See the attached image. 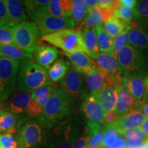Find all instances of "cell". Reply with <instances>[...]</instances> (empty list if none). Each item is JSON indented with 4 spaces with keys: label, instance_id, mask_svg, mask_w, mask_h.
I'll return each mask as SVG.
<instances>
[{
    "label": "cell",
    "instance_id": "1",
    "mask_svg": "<svg viewBox=\"0 0 148 148\" xmlns=\"http://www.w3.org/2000/svg\"><path fill=\"white\" fill-rule=\"evenodd\" d=\"M75 100L61 88H56L42 109L38 121L45 128L49 130L72 116Z\"/></svg>",
    "mask_w": 148,
    "mask_h": 148
},
{
    "label": "cell",
    "instance_id": "2",
    "mask_svg": "<svg viewBox=\"0 0 148 148\" xmlns=\"http://www.w3.org/2000/svg\"><path fill=\"white\" fill-rule=\"evenodd\" d=\"M79 132V123L75 116L61 121L46 133L48 148H73Z\"/></svg>",
    "mask_w": 148,
    "mask_h": 148
},
{
    "label": "cell",
    "instance_id": "3",
    "mask_svg": "<svg viewBox=\"0 0 148 148\" xmlns=\"http://www.w3.org/2000/svg\"><path fill=\"white\" fill-rule=\"evenodd\" d=\"M50 82L47 70L32 60H25L20 62L16 78L18 91L32 92L38 87Z\"/></svg>",
    "mask_w": 148,
    "mask_h": 148
},
{
    "label": "cell",
    "instance_id": "4",
    "mask_svg": "<svg viewBox=\"0 0 148 148\" xmlns=\"http://www.w3.org/2000/svg\"><path fill=\"white\" fill-rule=\"evenodd\" d=\"M40 40L47 42L54 47L60 48L63 52L80 51L86 53L83 42L82 31L75 28L64 29L44 35L40 36Z\"/></svg>",
    "mask_w": 148,
    "mask_h": 148
},
{
    "label": "cell",
    "instance_id": "5",
    "mask_svg": "<svg viewBox=\"0 0 148 148\" xmlns=\"http://www.w3.org/2000/svg\"><path fill=\"white\" fill-rule=\"evenodd\" d=\"M18 148H40L46 141V132L38 120L31 119L17 130Z\"/></svg>",
    "mask_w": 148,
    "mask_h": 148
},
{
    "label": "cell",
    "instance_id": "6",
    "mask_svg": "<svg viewBox=\"0 0 148 148\" xmlns=\"http://www.w3.org/2000/svg\"><path fill=\"white\" fill-rule=\"evenodd\" d=\"M20 61L0 56V99L6 101L16 86Z\"/></svg>",
    "mask_w": 148,
    "mask_h": 148
},
{
    "label": "cell",
    "instance_id": "7",
    "mask_svg": "<svg viewBox=\"0 0 148 148\" xmlns=\"http://www.w3.org/2000/svg\"><path fill=\"white\" fill-rule=\"evenodd\" d=\"M40 36L39 29L34 22L25 21L14 27V45L27 53H34Z\"/></svg>",
    "mask_w": 148,
    "mask_h": 148
},
{
    "label": "cell",
    "instance_id": "8",
    "mask_svg": "<svg viewBox=\"0 0 148 148\" xmlns=\"http://www.w3.org/2000/svg\"><path fill=\"white\" fill-rule=\"evenodd\" d=\"M116 59L123 75L132 74L140 69L143 64L140 50L130 44H127L116 53Z\"/></svg>",
    "mask_w": 148,
    "mask_h": 148
},
{
    "label": "cell",
    "instance_id": "9",
    "mask_svg": "<svg viewBox=\"0 0 148 148\" xmlns=\"http://www.w3.org/2000/svg\"><path fill=\"white\" fill-rule=\"evenodd\" d=\"M30 101L31 92L16 90L8 101H5V110L10 112L17 118L18 127L29 120L27 110Z\"/></svg>",
    "mask_w": 148,
    "mask_h": 148
},
{
    "label": "cell",
    "instance_id": "10",
    "mask_svg": "<svg viewBox=\"0 0 148 148\" xmlns=\"http://www.w3.org/2000/svg\"><path fill=\"white\" fill-rule=\"evenodd\" d=\"M60 88L74 100L87 96L85 86L84 75L70 66L66 75L60 81Z\"/></svg>",
    "mask_w": 148,
    "mask_h": 148
},
{
    "label": "cell",
    "instance_id": "11",
    "mask_svg": "<svg viewBox=\"0 0 148 148\" xmlns=\"http://www.w3.org/2000/svg\"><path fill=\"white\" fill-rule=\"evenodd\" d=\"M33 22L36 24L39 29L40 36L64 29H73L75 27V23L72 17L67 18L54 17L48 12L38 15Z\"/></svg>",
    "mask_w": 148,
    "mask_h": 148
},
{
    "label": "cell",
    "instance_id": "12",
    "mask_svg": "<svg viewBox=\"0 0 148 148\" xmlns=\"http://www.w3.org/2000/svg\"><path fill=\"white\" fill-rule=\"evenodd\" d=\"M81 110L88 119V122L103 125L106 112L93 95H88L84 97L81 105Z\"/></svg>",
    "mask_w": 148,
    "mask_h": 148
},
{
    "label": "cell",
    "instance_id": "13",
    "mask_svg": "<svg viewBox=\"0 0 148 148\" xmlns=\"http://www.w3.org/2000/svg\"><path fill=\"white\" fill-rule=\"evenodd\" d=\"M114 16L112 8H103L97 5L88 10L84 21L75 29L81 31L84 28H95Z\"/></svg>",
    "mask_w": 148,
    "mask_h": 148
},
{
    "label": "cell",
    "instance_id": "14",
    "mask_svg": "<svg viewBox=\"0 0 148 148\" xmlns=\"http://www.w3.org/2000/svg\"><path fill=\"white\" fill-rule=\"evenodd\" d=\"M122 84L136 101L142 102L145 93V78L136 73L123 75Z\"/></svg>",
    "mask_w": 148,
    "mask_h": 148
},
{
    "label": "cell",
    "instance_id": "15",
    "mask_svg": "<svg viewBox=\"0 0 148 148\" xmlns=\"http://www.w3.org/2000/svg\"><path fill=\"white\" fill-rule=\"evenodd\" d=\"M63 54L69 59L71 67L84 75L97 67L95 61L92 60L86 53L84 52H63Z\"/></svg>",
    "mask_w": 148,
    "mask_h": 148
},
{
    "label": "cell",
    "instance_id": "16",
    "mask_svg": "<svg viewBox=\"0 0 148 148\" xmlns=\"http://www.w3.org/2000/svg\"><path fill=\"white\" fill-rule=\"evenodd\" d=\"M58 53L59 51L55 47L39 43L33 53V60L38 65L47 69L57 60Z\"/></svg>",
    "mask_w": 148,
    "mask_h": 148
},
{
    "label": "cell",
    "instance_id": "17",
    "mask_svg": "<svg viewBox=\"0 0 148 148\" xmlns=\"http://www.w3.org/2000/svg\"><path fill=\"white\" fill-rule=\"evenodd\" d=\"M145 118L142 112V109L134 107L127 113L120 116L119 120L115 123H112V125L119 130L139 128Z\"/></svg>",
    "mask_w": 148,
    "mask_h": 148
},
{
    "label": "cell",
    "instance_id": "18",
    "mask_svg": "<svg viewBox=\"0 0 148 148\" xmlns=\"http://www.w3.org/2000/svg\"><path fill=\"white\" fill-rule=\"evenodd\" d=\"M94 61L99 69L111 76L123 75L114 53H99Z\"/></svg>",
    "mask_w": 148,
    "mask_h": 148
},
{
    "label": "cell",
    "instance_id": "19",
    "mask_svg": "<svg viewBox=\"0 0 148 148\" xmlns=\"http://www.w3.org/2000/svg\"><path fill=\"white\" fill-rule=\"evenodd\" d=\"M118 84H108L104 88H103L100 92H98L95 95H93L102 106L106 113L114 111L115 110L118 97Z\"/></svg>",
    "mask_w": 148,
    "mask_h": 148
},
{
    "label": "cell",
    "instance_id": "20",
    "mask_svg": "<svg viewBox=\"0 0 148 148\" xmlns=\"http://www.w3.org/2000/svg\"><path fill=\"white\" fill-rule=\"evenodd\" d=\"M117 101L114 111H116L120 116H122L127 113L136 106V101L131 94L125 89L122 82L117 85Z\"/></svg>",
    "mask_w": 148,
    "mask_h": 148
},
{
    "label": "cell",
    "instance_id": "21",
    "mask_svg": "<svg viewBox=\"0 0 148 148\" xmlns=\"http://www.w3.org/2000/svg\"><path fill=\"white\" fill-rule=\"evenodd\" d=\"M8 16L14 26L23 22L28 21L23 1L18 0H5Z\"/></svg>",
    "mask_w": 148,
    "mask_h": 148
},
{
    "label": "cell",
    "instance_id": "22",
    "mask_svg": "<svg viewBox=\"0 0 148 148\" xmlns=\"http://www.w3.org/2000/svg\"><path fill=\"white\" fill-rule=\"evenodd\" d=\"M130 45L138 49H148V25L136 26L128 32Z\"/></svg>",
    "mask_w": 148,
    "mask_h": 148
},
{
    "label": "cell",
    "instance_id": "23",
    "mask_svg": "<svg viewBox=\"0 0 148 148\" xmlns=\"http://www.w3.org/2000/svg\"><path fill=\"white\" fill-rule=\"evenodd\" d=\"M106 32L112 38H115L125 32H128L132 29V23H128L121 18L113 16L101 24Z\"/></svg>",
    "mask_w": 148,
    "mask_h": 148
},
{
    "label": "cell",
    "instance_id": "24",
    "mask_svg": "<svg viewBox=\"0 0 148 148\" xmlns=\"http://www.w3.org/2000/svg\"><path fill=\"white\" fill-rule=\"evenodd\" d=\"M72 2L71 0H51L47 7V12L54 17L71 18Z\"/></svg>",
    "mask_w": 148,
    "mask_h": 148
},
{
    "label": "cell",
    "instance_id": "25",
    "mask_svg": "<svg viewBox=\"0 0 148 148\" xmlns=\"http://www.w3.org/2000/svg\"><path fill=\"white\" fill-rule=\"evenodd\" d=\"M82 34L86 53L92 60H95L99 53L95 28L83 29H82Z\"/></svg>",
    "mask_w": 148,
    "mask_h": 148
},
{
    "label": "cell",
    "instance_id": "26",
    "mask_svg": "<svg viewBox=\"0 0 148 148\" xmlns=\"http://www.w3.org/2000/svg\"><path fill=\"white\" fill-rule=\"evenodd\" d=\"M0 56L14 60H32L33 59L32 53H27L22 50L15 45H4L0 44Z\"/></svg>",
    "mask_w": 148,
    "mask_h": 148
},
{
    "label": "cell",
    "instance_id": "27",
    "mask_svg": "<svg viewBox=\"0 0 148 148\" xmlns=\"http://www.w3.org/2000/svg\"><path fill=\"white\" fill-rule=\"evenodd\" d=\"M71 64L64 58H58L47 71V75L49 80L52 83L58 82L64 78L67 73Z\"/></svg>",
    "mask_w": 148,
    "mask_h": 148
},
{
    "label": "cell",
    "instance_id": "28",
    "mask_svg": "<svg viewBox=\"0 0 148 148\" xmlns=\"http://www.w3.org/2000/svg\"><path fill=\"white\" fill-rule=\"evenodd\" d=\"M27 14L34 21L37 16L42 13H47L49 0H28L23 1Z\"/></svg>",
    "mask_w": 148,
    "mask_h": 148
},
{
    "label": "cell",
    "instance_id": "29",
    "mask_svg": "<svg viewBox=\"0 0 148 148\" xmlns=\"http://www.w3.org/2000/svg\"><path fill=\"white\" fill-rule=\"evenodd\" d=\"M56 88L52 82L43 85L31 92V99L36 101L43 108Z\"/></svg>",
    "mask_w": 148,
    "mask_h": 148
},
{
    "label": "cell",
    "instance_id": "30",
    "mask_svg": "<svg viewBox=\"0 0 148 148\" xmlns=\"http://www.w3.org/2000/svg\"><path fill=\"white\" fill-rule=\"evenodd\" d=\"M97 45L101 53H113V39L101 25L95 27Z\"/></svg>",
    "mask_w": 148,
    "mask_h": 148
},
{
    "label": "cell",
    "instance_id": "31",
    "mask_svg": "<svg viewBox=\"0 0 148 148\" xmlns=\"http://www.w3.org/2000/svg\"><path fill=\"white\" fill-rule=\"evenodd\" d=\"M133 21L136 26L148 25V0L137 1L134 8Z\"/></svg>",
    "mask_w": 148,
    "mask_h": 148
},
{
    "label": "cell",
    "instance_id": "32",
    "mask_svg": "<svg viewBox=\"0 0 148 148\" xmlns=\"http://www.w3.org/2000/svg\"><path fill=\"white\" fill-rule=\"evenodd\" d=\"M88 12L85 0H74L72 2L71 17L77 27L82 23Z\"/></svg>",
    "mask_w": 148,
    "mask_h": 148
},
{
    "label": "cell",
    "instance_id": "33",
    "mask_svg": "<svg viewBox=\"0 0 148 148\" xmlns=\"http://www.w3.org/2000/svg\"><path fill=\"white\" fill-rule=\"evenodd\" d=\"M18 128V120L15 115L6 110H3L0 114V134Z\"/></svg>",
    "mask_w": 148,
    "mask_h": 148
},
{
    "label": "cell",
    "instance_id": "34",
    "mask_svg": "<svg viewBox=\"0 0 148 148\" xmlns=\"http://www.w3.org/2000/svg\"><path fill=\"white\" fill-rule=\"evenodd\" d=\"M116 130L119 132L121 136H123V137L126 138L127 140L132 142V143H142V142H145L148 140L145 134H144V132L140 129V127H139V128L126 130L116 129Z\"/></svg>",
    "mask_w": 148,
    "mask_h": 148
},
{
    "label": "cell",
    "instance_id": "35",
    "mask_svg": "<svg viewBox=\"0 0 148 148\" xmlns=\"http://www.w3.org/2000/svg\"><path fill=\"white\" fill-rule=\"evenodd\" d=\"M17 130L14 129L0 134V147L18 148V141L16 135Z\"/></svg>",
    "mask_w": 148,
    "mask_h": 148
},
{
    "label": "cell",
    "instance_id": "36",
    "mask_svg": "<svg viewBox=\"0 0 148 148\" xmlns=\"http://www.w3.org/2000/svg\"><path fill=\"white\" fill-rule=\"evenodd\" d=\"M103 129H104V140L101 147L107 148L112 145L121 134L116 130L115 127L112 124L105 125L103 126Z\"/></svg>",
    "mask_w": 148,
    "mask_h": 148
},
{
    "label": "cell",
    "instance_id": "37",
    "mask_svg": "<svg viewBox=\"0 0 148 148\" xmlns=\"http://www.w3.org/2000/svg\"><path fill=\"white\" fill-rule=\"evenodd\" d=\"M114 16L121 18L126 23H130L134 17V8L123 5L121 3V5L114 12Z\"/></svg>",
    "mask_w": 148,
    "mask_h": 148
},
{
    "label": "cell",
    "instance_id": "38",
    "mask_svg": "<svg viewBox=\"0 0 148 148\" xmlns=\"http://www.w3.org/2000/svg\"><path fill=\"white\" fill-rule=\"evenodd\" d=\"M0 44L14 45L13 27L0 25Z\"/></svg>",
    "mask_w": 148,
    "mask_h": 148
},
{
    "label": "cell",
    "instance_id": "39",
    "mask_svg": "<svg viewBox=\"0 0 148 148\" xmlns=\"http://www.w3.org/2000/svg\"><path fill=\"white\" fill-rule=\"evenodd\" d=\"M128 42V32H125L114 38L113 39V53L116 56L119 51Z\"/></svg>",
    "mask_w": 148,
    "mask_h": 148
},
{
    "label": "cell",
    "instance_id": "40",
    "mask_svg": "<svg viewBox=\"0 0 148 148\" xmlns=\"http://www.w3.org/2000/svg\"><path fill=\"white\" fill-rule=\"evenodd\" d=\"M0 25H8L13 27H15L11 22L9 17L6 4L4 0H0Z\"/></svg>",
    "mask_w": 148,
    "mask_h": 148
},
{
    "label": "cell",
    "instance_id": "41",
    "mask_svg": "<svg viewBox=\"0 0 148 148\" xmlns=\"http://www.w3.org/2000/svg\"><path fill=\"white\" fill-rule=\"evenodd\" d=\"M120 115L116 111H112V112H106L105 114L104 121H103V124L108 125L112 124V123H115L119 120Z\"/></svg>",
    "mask_w": 148,
    "mask_h": 148
},
{
    "label": "cell",
    "instance_id": "42",
    "mask_svg": "<svg viewBox=\"0 0 148 148\" xmlns=\"http://www.w3.org/2000/svg\"><path fill=\"white\" fill-rule=\"evenodd\" d=\"M107 148H126V140L123 136L120 135L117 139Z\"/></svg>",
    "mask_w": 148,
    "mask_h": 148
},
{
    "label": "cell",
    "instance_id": "43",
    "mask_svg": "<svg viewBox=\"0 0 148 148\" xmlns=\"http://www.w3.org/2000/svg\"><path fill=\"white\" fill-rule=\"evenodd\" d=\"M148 101V75L145 77V93L142 100V103H145Z\"/></svg>",
    "mask_w": 148,
    "mask_h": 148
},
{
    "label": "cell",
    "instance_id": "44",
    "mask_svg": "<svg viewBox=\"0 0 148 148\" xmlns=\"http://www.w3.org/2000/svg\"><path fill=\"white\" fill-rule=\"evenodd\" d=\"M120 2H121L123 5H127V6L133 8L134 7L136 6L137 1H136V0H121Z\"/></svg>",
    "mask_w": 148,
    "mask_h": 148
},
{
    "label": "cell",
    "instance_id": "45",
    "mask_svg": "<svg viewBox=\"0 0 148 148\" xmlns=\"http://www.w3.org/2000/svg\"><path fill=\"white\" fill-rule=\"evenodd\" d=\"M99 1H98V0H86V5H87L88 10H91V9L95 8V7L99 5Z\"/></svg>",
    "mask_w": 148,
    "mask_h": 148
},
{
    "label": "cell",
    "instance_id": "46",
    "mask_svg": "<svg viewBox=\"0 0 148 148\" xmlns=\"http://www.w3.org/2000/svg\"><path fill=\"white\" fill-rule=\"evenodd\" d=\"M140 129L143 130L144 134H145L146 137L148 139V118H145V119L144 120L143 124L140 126Z\"/></svg>",
    "mask_w": 148,
    "mask_h": 148
},
{
    "label": "cell",
    "instance_id": "47",
    "mask_svg": "<svg viewBox=\"0 0 148 148\" xmlns=\"http://www.w3.org/2000/svg\"><path fill=\"white\" fill-rule=\"evenodd\" d=\"M142 112L145 117L148 118V101L142 104Z\"/></svg>",
    "mask_w": 148,
    "mask_h": 148
},
{
    "label": "cell",
    "instance_id": "48",
    "mask_svg": "<svg viewBox=\"0 0 148 148\" xmlns=\"http://www.w3.org/2000/svg\"><path fill=\"white\" fill-rule=\"evenodd\" d=\"M4 110H5V101L0 99V114Z\"/></svg>",
    "mask_w": 148,
    "mask_h": 148
},
{
    "label": "cell",
    "instance_id": "49",
    "mask_svg": "<svg viewBox=\"0 0 148 148\" xmlns=\"http://www.w3.org/2000/svg\"><path fill=\"white\" fill-rule=\"evenodd\" d=\"M99 148H103V147H99Z\"/></svg>",
    "mask_w": 148,
    "mask_h": 148
},
{
    "label": "cell",
    "instance_id": "50",
    "mask_svg": "<svg viewBox=\"0 0 148 148\" xmlns=\"http://www.w3.org/2000/svg\"><path fill=\"white\" fill-rule=\"evenodd\" d=\"M0 148H1V147H0Z\"/></svg>",
    "mask_w": 148,
    "mask_h": 148
}]
</instances>
